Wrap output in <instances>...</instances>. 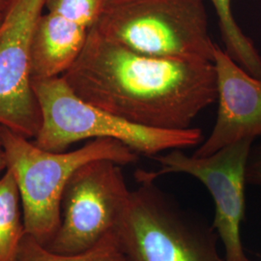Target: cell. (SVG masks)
Masks as SVG:
<instances>
[{
  "instance_id": "cell-1",
  "label": "cell",
  "mask_w": 261,
  "mask_h": 261,
  "mask_svg": "<svg viewBox=\"0 0 261 261\" xmlns=\"http://www.w3.org/2000/svg\"><path fill=\"white\" fill-rule=\"evenodd\" d=\"M62 77L84 102L159 130L189 129L217 101L213 62L139 54L93 27L82 54Z\"/></svg>"
},
{
  "instance_id": "cell-2",
  "label": "cell",
  "mask_w": 261,
  "mask_h": 261,
  "mask_svg": "<svg viewBox=\"0 0 261 261\" xmlns=\"http://www.w3.org/2000/svg\"><path fill=\"white\" fill-rule=\"evenodd\" d=\"M1 137L7 168L19 187L25 232L45 246L58 228L63 192L79 168L101 159L120 166L135 164L140 159L113 139H95L73 151L54 152L4 127Z\"/></svg>"
},
{
  "instance_id": "cell-3",
  "label": "cell",
  "mask_w": 261,
  "mask_h": 261,
  "mask_svg": "<svg viewBox=\"0 0 261 261\" xmlns=\"http://www.w3.org/2000/svg\"><path fill=\"white\" fill-rule=\"evenodd\" d=\"M42 114L33 142L43 149L63 152L75 142L95 139L118 140L138 155L194 147L202 142L198 128L159 130L126 121L84 102L62 76L32 81Z\"/></svg>"
},
{
  "instance_id": "cell-4",
  "label": "cell",
  "mask_w": 261,
  "mask_h": 261,
  "mask_svg": "<svg viewBox=\"0 0 261 261\" xmlns=\"http://www.w3.org/2000/svg\"><path fill=\"white\" fill-rule=\"evenodd\" d=\"M93 28L142 55L214 60L204 0H105Z\"/></svg>"
},
{
  "instance_id": "cell-5",
  "label": "cell",
  "mask_w": 261,
  "mask_h": 261,
  "mask_svg": "<svg viewBox=\"0 0 261 261\" xmlns=\"http://www.w3.org/2000/svg\"><path fill=\"white\" fill-rule=\"evenodd\" d=\"M115 235L128 261H225L214 227L180 207L155 181L139 182Z\"/></svg>"
},
{
  "instance_id": "cell-6",
  "label": "cell",
  "mask_w": 261,
  "mask_h": 261,
  "mask_svg": "<svg viewBox=\"0 0 261 261\" xmlns=\"http://www.w3.org/2000/svg\"><path fill=\"white\" fill-rule=\"evenodd\" d=\"M121 166L108 159L82 166L67 183L60 205V222L46 245L57 253H80L114 233L129 200Z\"/></svg>"
},
{
  "instance_id": "cell-7",
  "label": "cell",
  "mask_w": 261,
  "mask_h": 261,
  "mask_svg": "<svg viewBox=\"0 0 261 261\" xmlns=\"http://www.w3.org/2000/svg\"><path fill=\"white\" fill-rule=\"evenodd\" d=\"M252 139L233 142L205 157L186 155L181 149L158 154L156 171L138 169V182L156 181L169 173H186L207 188L216 206L213 227L222 240L225 261H252L243 249L240 227L245 216L246 167L252 150Z\"/></svg>"
},
{
  "instance_id": "cell-8",
  "label": "cell",
  "mask_w": 261,
  "mask_h": 261,
  "mask_svg": "<svg viewBox=\"0 0 261 261\" xmlns=\"http://www.w3.org/2000/svg\"><path fill=\"white\" fill-rule=\"evenodd\" d=\"M47 0H9L0 20V126L34 139L42 114L34 92L30 55Z\"/></svg>"
},
{
  "instance_id": "cell-9",
  "label": "cell",
  "mask_w": 261,
  "mask_h": 261,
  "mask_svg": "<svg viewBox=\"0 0 261 261\" xmlns=\"http://www.w3.org/2000/svg\"><path fill=\"white\" fill-rule=\"evenodd\" d=\"M217 118L209 137L194 156L205 157L244 139L261 136V80L238 65L220 46L215 47Z\"/></svg>"
},
{
  "instance_id": "cell-10",
  "label": "cell",
  "mask_w": 261,
  "mask_h": 261,
  "mask_svg": "<svg viewBox=\"0 0 261 261\" xmlns=\"http://www.w3.org/2000/svg\"><path fill=\"white\" fill-rule=\"evenodd\" d=\"M88 31V28L56 13H43L36 24L31 45L32 81L64 75L82 54Z\"/></svg>"
},
{
  "instance_id": "cell-11",
  "label": "cell",
  "mask_w": 261,
  "mask_h": 261,
  "mask_svg": "<svg viewBox=\"0 0 261 261\" xmlns=\"http://www.w3.org/2000/svg\"><path fill=\"white\" fill-rule=\"evenodd\" d=\"M19 187L12 171L0 177V261H16L25 236Z\"/></svg>"
},
{
  "instance_id": "cell-12",
  "label": "cell",
  "mask_w": 261,
  "mask_h": 261,
  "mask_svg": "<svg viewBox=\"0 0 261 261\" xmlns=\"http://www.w3.org/2000/svg\"><path fill=\"white\" fill-rule=\"evenodd\" d=\"M214 6L224 51L249 74L261 80V56L234 18L231 0H210Z\"/></svg>"
},
{
  "instance_id": "cell-13",
  "label": "cell",
  "mask_w": 261,
  "mask_h": 261,
  "mask_svg": "<svg viewBox=\"0 0 261 261\" xmlns=\"http://www.w3.org/2000/svg\"><path fill=\"white\" fill-rule=\"evenodd\" d=\"M16 261H128L114 233L92 249L80 253H57L25 234Z\"/></svg>"
},
{
  "instance_id": "cell-14",
  "label": "cell",
  "mask_w": 261,
  "mask_h": 261,
  "mask_svg": "<svg viewBox=\"0 0 261 261\" xmlns=\"http://www.w3.org/2000/svg\"><path fill=\"white\" fill-rule=\"evenodd\" d=\"M105 0H47V11L56 13L84 28L93 27Z\"/></svg>"
},
{
  "instance_id": "cell-15",
  "label": "cell",
  "mask_w": 261,
  "mask_h": 261,
  "mask_svg": "<svg viewBox=\"0 0 261 261\" xmlns=\"http://www.w3.org/2000/svg\"><path fill=\"white\" fill-rule=\"evenodd\" d=\"M246 183L261 185V144L250 152L246 167Z\"/></svg>"
},
{
  "instance_id": "cell-16",
  "label": "cell",
  "mask_w": 261,
  "mask_h": 261,
  "mask_svg": "<svg viewBox=\"0 0 261 261\" xmlns=\"http://www.w3.org/2000/svg\"><path fill=\"white\" fill-rule=\"evenodd\" d=\"M7 169V161L5 156V150L1 137V126H0V177L3 175V173Z\"/></svg>"
},
{
  "instance_id": "cell-17",
  "label": "cell",
  "mask_w": 261,
  "mask_h": 261,
  "mask_svg": "<svg viewBox=\"0 0 261 261\" xmlns=\"http://www.w3.org/2000/svg\"><path fill=\"white\" fill-rule=\"evenodd\" d=\"M9 0H0V20L4 17L6 9L8 7Z\"/></svg>"
}]
</instances>
